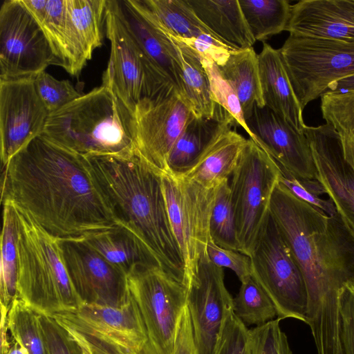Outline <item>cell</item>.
<instances>
[{"label": "cell", "instance_id": "cell-1", "mask_svg": "<svg viewBox=\"0 0 354 354\" xmlns=\"http://www.w3.org/2000/svg\"><path fill=\"white\" fill-rule=\"evenodd\" d=\"M8 201L59 239H82L124 225L88 156L42 134L3 167Z\"/></svg>", "mask_w": 354, "mask_h": 354}, {"label": "cell", "instance_id": "cell-2", "mask_svg": "<svg viewBox=\"0 0 354 354\" xmlns=\"http://www.w3.org/2000/svg\"><path fill=\"white\" fill-rule=\"evenodd\" d=\"M270 213L304 278L306 324L317 354H343L338 296L345 283L354 282V236L337 212L327 215L279 182L271 197Z\"/></svg>", "mask_w": 354, "mask_h": 354}, {"label": "cell", "instance_id": "cell-3", "mask_svg": "<svg viewBox=\"0 0 354 354\" xmlns=\"http://www.w3.org/2000/svg\"><path fill=\"white\" fill-rule=\"evenodd\" d=\"M88 157L118 218L146 244L162 268L187 287L184 259L170 224L162 173L136 149Z\"/></svg>", "mask_w": 354, "mask_h": 354}, {"label": "cell", "instance_id": "cell-4", "mask_svg": "<svg viewBox=\"0 0 354 354\" xmlns=\"http://www.w3.org/2000/svg\"><path fill=\"white\" fill-rule=\"evenodd\" d=\"M42 135L86 156L136 149L133 113L103 84L50 113Z\"/></svg>", "mask_w": 354, "mask_h": 354}, {"label": "cell", "instance_id": "cell-5", "mask_svg": "<svg viewBox=\"0 0 354 354\" xmlns=\"http://www.w3.org/2000/svg\"><path fill=\"white\" fill-rule=\"evenodd\" d=\"M15 207L18 225L17 297L46 315L82 304L69 278L60 240Z\"/></svg>", "mask_w": 354, "mask_h": 354}, {"label": "cell", "instance_id": "cell-6", "mask_svg": "<svg viewBox=\"0 0 354 354\" xmlns=\"http://www.w3.org/2000/svg\"><path fill=\"white\" fill-rule=\"evenodd\" d=\"M105 28L111 53L102 84L133 114L142 100L178 89L139 48L121 17L118 0H106Z\"/></svg>", "mask_w": 354, "mask_h": 354}, {"label": "cell", "instance_id": "cell-7", "mask_svg": "<svg viewBox=\"0 0 354 354\" xmlns=\"http://www.w3.org/2000/svg\"><path fill=\"white\" fill-rule=\"evenodd\" d=\"M281 170L275 160L247 139L230 183L239 252L250 257L270 212Z\"/></svg>", "mask_w": 354, "mask_h": 354}, {"label": "cell", "instance_id": "cell-8", "mask_svg": "<svg viewBox=\"0 0 354 354\" xmlns=\"http://www.w3.org/2000/svg\"><path fill=\"white\" fill-rule=\"evenodd\" d=\"M250 257L252 276L272 301L277 318H294L306 324L304 278L270 212Z\"/></svg>", "mask_w": 354, "mask_h": 354}, {"label": "cell", "instance_id": "cell-9", "mask_svg": "<svg viewBox=\"0 0 354 354\" xmlns=\"http://www.w3.org/2000/svg\"><path fill=\"white\" fill-rule=\"evenodd\" d=\"M279 50L303 109L331 84L354 75V43L290 34Z\"/></svg>", "mask_w": 354, "mask_h": 354}, {"label": "cell", "instance_id": "cell-10", "mask_svg": "<svg viewBox=\"0 0 354 354\" xmlns=\"http://www.w3.org/2000/svg\"><path fill=\"white\" fill-rule=\"evenodd\" d=\"M92 354H137L148 341L139 308L131 295L115 308L82 304L51 315Z\"/></svg>", "mask_w": 354, "mask_h": 354}, {"label": "cell", "instance_id": "cell-11", "mask_svg": "<svg viewBox=\"0 0 354 354\" xmlns=\"http://www.w3.org/2000/svg\"><path fill=\"white\" fill-rule=\"evenodd\" d=\"M172 231L181 251L188 288L211 241L209 222L216 187L206 188L183 176L162 173Z\"/></svg>", "mask_w": 354, "mask_h": 354}, {"label": "cell", "instance_id": "cell-12", "mask_svg": "<svg viewBox=\"0 0 354 354\" xmlns=\"http://www.w3.org/2000/svg\"><path fill=\"white\" fill-rule=\"evenodd\" d=\"M128 283L148 339L162 354H172L177 324L187 306V288L161 267L138 268L129 274Z\"/></svg>", "mask_w": 354, "mask_h": 354}, {"label": "cell", "instance_id": "cell-13", "mask_svg": "<svg viewBox=\"0 0 354 354\" xmlns=\"http://www.w3.org/2000/svg\"><path fill=\"white\" fill-rule=\"evenodd\" d=\"M56 65L40 24L22 0H6L0 8V80L33 77Z\"/></svg>", "mask_w": 354, "mask_h": 354}, {"label": "cell", "instance_id": "cell-14", "mask_svg": "<svg viewBox=\"0 0 354 354\" xmlns=\"http://www.w3.org/2000/svg\"><path fill=\"white\" fill-rule=\"evenodd\" d=\"M193 115L189 104L176 88L142 100L134 113L136 151L155 169L166 172L167 157Z\"/></svg>", "mask_w": 354, "mask_h": 354}, {"label": "cell", "instance_id": "cell-15", "mask_svg": "<svg viewBox=\"0 0 354 354\" xmlns=\"http://www.w3.org/2000/svg\"><path fill=\"white\" fill-rule=\"evenodd\" d=\"M66 268L83 304L120 308L131 299L128 275L80 239H59Z\"/></svg>", "mask_w": 354, "mask_h": 354}, {"label": "cell", "instance_id": "cell-16", "mask_svg": "<svg viewBox=\"0 0 354 354\" xmlns=\"http://www.w3.org/2000/svg\"><path fill=\"white\" fill-rule=\"evenodd\" d=\"M187 307L200 354H214L233 297L224 281V271L209 259L207 250L187 288Z\"/></svg>", "mask_w": 354, "mask_h": 354}, {"label": "cell", "instance_id": "cell-17", "mask_svg": "<svg viewBox=\"0 0 354 354\" xmlns=\"http://www.w3.org/2000/svg\"><path fill=\"white\" fill-rule=\"evenodd\" d=\"M50 113L33 77L0 80V139L2 167L42 134Z\"/></svg>", "mask_w": 354, "mask_h": 354}, {"label": "cell", "instance_id": "cell-18", "mask_svg": "<svg viewBox=\"0 0 354 354\" xmlns=\"http://www.w3.org/2000/svg\"><path fill=\"white\" fill-rule=\"evenodd\" d=\"M245 122L250 138L281 167L297 177L317 179L310 146L304 133L266 106L256 105Z\"/></svg>", "mask_w": 354, "mask_h": 354}, {"label": "cell", "instance_id": "cell-19", "mask_svg": "<svg viewBox=\"0 0 354 354\" xmlns=\"http://www.w3.org/2000/svg\"><path fill=\"white\" fill-rule=\"evenodd\" d=\"M304 133L310 146L316 178L354 236V170L344 158L339 138L328 124L306 125Z\"/></svg>", "mask_w": 354, "mask_h": 354}, {"label": "cell", "instance_id": "cell-20", "mask_svg": "<svg viewBox=\"0 0 354 354\" xmlns=\"http://www.w3.org/2000/svg\"><path fill=\"white\" fill-rule=\"evenodd\" d=\"M121 17L139 48L182 94V68L178 48L152 19L142 0H118Z\"/></svg>", "mask_w": 354, "mask_h": 354}, {"label": "cell", "instance_id": "cell-21", "mask_svg": "<svg viewBox=\"0 0 354 354\" xmlns=\"http://www.w3.org/2000/svg\"><path fill=\"white\" fill-rule=\"evenodd\" d=\"M290 34L354 43V0H302L291 6Z\"/></svg>", "mask_w": 354, "mask_h": 354}, {"label": "cell", "instance_id": "cell-22", "mask_svg": "<svg viewBox=\"0 0 354 354\" xmlns=\"http://www.w3.org/2000/svg\"><path fill=\"white\" fill-rule=\"evenodd\" d=\"M40 24L54 53L56 66L77 76L87 60L71 21L66 0H22Z\"/></svg>", "mask_w": 354, "mask_h": 354}, {"label": "cell", "instance_id": "cell-23", "mask_svg": "<svg viewBox=\"0 0 354 354\" xmlns=\"http://www.w3.org/2000/svg\"><path fill=\"white\" fill-rule=\"evenodd\" d=\"M259 77L264 106L304 133L303 109L294 92L279 49L263 42L258 54Z\"/></svg>", "mask_w": 354, "mask_h": 354}, {"label": "cell", "instance_id": "cell-24", "mask_svg": "<svg viewBox=\"0 0 354 354\" xmlns=\"http://www.w3.org/2000/svg\"><path fill=\"white\" fill-rule=\"evenodd\" d=\"M194 12L218 41L232 51L255 43L239 0H187Z\"/></svg>", "mask_w": 354, "mask_h": 354}, {"label": "cell", "instance_id": "cell-25", "mask_svg": "<svg viewBox=\"0 0 354 354\" xmlns=\"http://www.w3.org/2000/svg\"><path fill=\"white\" fill-rule=\"evenodd\" d=\"M80 240L127 275L138 268L161 267L150 249L126 225Z\"/></svg>", "mask_w": 354, "mask_h": 354}, {"label": "cell", "instance_id": "cell-26", "mask_svg": "<svg viewBox=\"0 0 354 354\" xmlns=\"http://www.w3.org/2000/svg\"><path fill=\"white\" fill-rule=\"evenodd\" d=\"M231 127L227 120L194 114L167 157L166 172L178 176L187 173Z\"/></svg>", "mask_w": 354, "mask_h": 354}, {"label": "cell", "instance_id": "cell-27", "mask_svg": "<svg viewBox=\"0 0 354 354\" xmlns=\"http://www.w3.org/2000/svg\"><path fill=\"white\" fill-rule=\"evenodd\" d=\"M247 139L232 129L225 132L183 176L206 188L232 176Z\"/></svg>", "mask_w": 354, "mask_h": 354}, {"label": "cell", "instance_id": "cell-28", "mask_svg": "<svg viewBox=\"0 0 354 354\" xmlns=\"http://www.w3.org/2000/svg\"><path fill=\"white\" fill-rule=\"evenodd\" d=\"M218 68L236 93L245 120L250 115L256 105L258 107L264 106L259 57L253 47L231 51L225 64Z\"/></svg>", "mask_w": 354, "mask_h": 354}, {"label": "cell", "instance_id": "cell-29", "mask_svg": "<svg viewBox=\"0 0 354 354\" xmlns=\"http://www.w3.org/2000/svg\"><path fill=\"white\" fill-rule=\"evenodd\" d=\"M170 37L177 46L181 64L183 95L195 115L215 118L217 107L201 57L182 42Z\"/></svg>", "mask_w": 354, "mask_h": 354}, {"label": "cell", "instance_id": "cell-30", "mask_svg": "<svg viewBox=\"0 0 354 354\" xmlns=\"http://www.w3.org/2000/svg\"><path fill=\"white\" fill-rule=\"evenodd\" d=\"M142 1L157 25L176 39L186 40L204 34L211 35L196 17L187 0Z\"/></svg>", "mask_w": 354, "mask_h": 354}, {"label": "cell", "instance_id": "cell-31", "mask_svg": "<svg viewBox=\"0 0 354 354\" xmlns=\"http://www.w3.org/2000/svg\"><path fill=\"white\" fill-rule=\"evenodd\" d=\"M3 227L1 243V310L8 312L17 298L18 272V225L14 205L2 201Z\"/></svg>", "mask_w": 354, "mask_h": 354}, {"label": "cell", "instance_id": "cell-32", "mask_svg": "<svg viewBox=\"0 0 354 354\" xmlns=\"http://www.w3.org/2000/svg\"><path fill=\"white\" fill-rule=\"evenodd\" d=\"M77 41L87 61L103 40L106 0H66Z\"/></svg>", "mask_w": 354, "mask_h": 354}, {"label": "cell", "instance_id": "cell-33", "mask_svg": "<svg viewBox=\"0 0 354 354\" xmlns=\"http://www.w3.org/2000/svg\"><path fill=\"white\" fill-rule=\"evenodd\" d=\"M255 41H265L286 30L291 5L287 0H239Z\"/></svg>", "mask_w": 354, "mask_h": 354}, {"label": "cell", "instance_id": "cell-34", "mask_svg": "<svg viewBox=\"0 0 354 354\" xmlns=\"http://www.w3.org/2000/svg\"><path fill=\"white\" fill-rule=\"evenodd\" d=\"M322 117L337 133L346 161L354 170V91L326 92L321 96Z\"/></svg>", "mask_w": 354, "mask_h": 354}, {"label": "cell", "instance_id": "cell-35", "mask_svg": "<svg viewBox=\"0 0 354 354\" xmlns=\"http://www.w3.org/2000/svg\"><path fill=\"white\" fill-rule=\"evenodd\" d=\"M6 324L12 338L28 354H49L39 313L17 297L8 313Z\"/></svg>", "mask_w": 354, "mask_h": 354}, {"label": "cell", "instance_id": "cell-36", "mask_svg": "<svg viewBox=\"0 0 354 354\" xmlns=\"http://www.w3.org/2000/svg\"><path fill=\"white\" fill-rule=\"evenodd\" d=\"M241 283L238 294L233 298V310L246 326H260L277 317L272 301L252 274Z\"/></svg>", "mask_w": 354, "mask_h": 354}, {"label": "cell", "instance_id": "cell-37", "mask_svg": "<svg viewBox=\"0 0 354 354\" xmlns=\"http://www.w3.org/2000/svg\"><path fill=\"white\" fill-rule=\"evenodd\" d=\"M212 241L217 245L239 252L229 179L217 187L209 222Z\"/></svg>", "mask_w": 354, "mask_h": 354}, {"label": "cell", "instance_id": "cell-38", "mask_svg": "<svg viewBox=\"0 0 354 354\" xmlns=\"http://www.w3.org/2000/svg\"><path fill=\"white\" fill-rule=\"evenodd\" d=\"M209 77L212 96L217 111L215 116L225 117L233 126L243 128L251 136L236 93L221 75L218 66L210 59L201 58Z\"/></svg>", "mask_w": 354, "mask_h": 354}, {"label": "cell", "instance_id": "cell-39", "mask_svg": "<svg viewBox=\"0 0 354 354\" xmlns=\"http://www.w3.org/2000/svg\"><path fill=\"white\" fill-rule=\"evenodd\" d=\"M279 318L249 329L248 354H293Z\"/></svg>", "mask_w": 354, "mask_h": 354}, {"label": "cell", "instance_id": "cell-40", "mask_svg": "<svg viewBox=\"0 0 354 354\" xmlns=\"http://www.w3.org/2000/svg\"><path fill=\"white\" fill-rule=\"evenodd\" d=\"M279 168L281 175L279 182L297 198L320 209L328 216L337 212L330 198L326 200L322 198V195L326 194V191L317 179L297 177L280 166Z\"/></svg>", "mask_w": 354, "mask_h": 354}, {"label": "cell", "instance_id": "cell-41", "mask_svg": "<svg viewBox=\"0 0 354 354\" xmlns=\"http://www.w3.org/2000/svg\"><path fill=\"white\" fill-rule=\"evenodd\" d=\"M33 80L37 94L50 113L82 95L70 81L57 80L45 71L33 77Z\"/></svg>", "mask_w": 354, "mask_h": 354}, {"label": "cell", "instance_id": "cell-42", "mask_svg": "<svg viewBox=\"0 0 354 354\" xmlns=\"http://www.w3.org/2000/svg\"><path fill=\"white\" fill-rule=\"evenodd\" d=\"M39 319L49 354H92L53 317L39 313Z\"/></svg>", "mask_w": 354, "mask_h": 354}, {"label": "cell", "instance_id": "cell-43", "mask_svg": "<svg viewBox=\"0 0 354 354\" xmlns=\"http://www.w3.org/2000/svg\"><path fill=\"white\" fill-rule=\"evenodd\" d=\"M249 329L233 308L227 313L214 354H248Z\"/></svg>", "mask_w": 354, "mask_h": 354}, {"label": "cell", "instance_id": "cell-44", "mask_svg": "<svg viewBox=\"0 0 354 354\" xmlns=\"http://www.w3.org/2000/svg\"><path fill=\"white\" fill-rule=\"evenodd\" d=\"M339 339L343 354H354V282H346L338 296Z\"/></svg>", "mask_w": 354, "mask_h": 354}, {"label": "cell", "instance_id": "cell-45", "mask_svg": "<svg viewBox=\"0 0 354 354\" xmlns=\"http://www.w3.org/2000/svg\"><path fill=\"white\" fill-rule=\"evenodd\" d=\"M207 254L216 266L233 271L240 281L252 274L250 257L240 252L221 248L211 240L207 245Z\"/></svg>", "mask_w": 354, "mask_h": 354}, {"label": "cell", "instance_id": "cell-46", "mask_svg": "<svg viewBox=\"0 0 354 354\" xmlns=\"http://www.w3.org/2000/svg\"><path fill=\"white\" fill-rule=\"evenodd\" d=\"M172 354H200L194 339L187 307L184 308L177 324Z\"/></svg>", "mask_w": 354, "mask_h": 354}, {"label": "cell", "instance_id": "cell-47", "mask_svg": "<svg viewBox=\"0 0 354 354\" xmlns=\"http://www.w3.org/2000/svg\"><path fill=\"white\" fill-rule=\"evenodd\" d=\"M352 91H354V75L333 82L328 86L327 90L329 92H346Z\"/></svg>", "mask_w": 354, "mask_h": 354}, {"label": "cell", "instance_id": "cell-48", "mask_svg": "<svg viewBox=\"0 0 354 354\" xmlns=\"http://www.w3.org/2000/svg\"><path fill=\"white\" fill-rule=\"evenodd\" d=\"M1 354H28L27 351L15 339L12 338L10 346Z\"/></svg>", "mask_w": 354, "mask_h": 354}, {"label": "cell", "instance_id": "cell-49", "mask_svg": "<svg viewBox=\"0 0 354 354\" xmlns=\"http://www.w3.org/2000/svg\"><path fill=\"white\" fill-rule=\"evenodd\" d=\"M137 354H162L148 339Z\"/></svg>", "mask_w": 354, "mask_h": 354}]
</instances>
